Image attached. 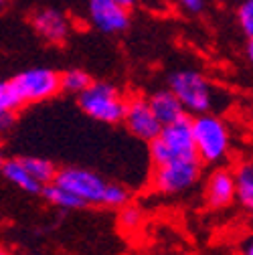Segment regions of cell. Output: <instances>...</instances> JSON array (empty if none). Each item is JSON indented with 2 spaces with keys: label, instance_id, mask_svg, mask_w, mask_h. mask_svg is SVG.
I'll list each match as a JSON object with an SVG mask.
<instances>
[{
  "label": "cell",
  "instance_id": "cell-1",
  "mask_svg": "<svg viewBox=\"0 0 253 255\" xmlns=\"http://www.w3.org/2000/svg\"><path fill=\"white\" fill-rule=\"evenodd\" d=\"M53 182L81 199L85 207H124L126 203H130V190L126 186L118 182H108L98 172L81 166H67L57 170Z\"/></svg>",
  "mask_w": 253,
  "mask_h": 255
},
{
  "label": "cell",
  "instance_id": "cell-2",
  "mask_svg": "<svg viewBox=\"0 0 253 255\" xmlns=\"http://www.w3.org/2000/svg\"><path fill=\"white\" fill-rule=\"evenodd\" d=\"M191 130L201 164L215 166L229 158L233 138H231V128L223 118H219L213 112L199 114L191 120Z\"/></svg>",
  "mask_w": 253,
  "mask_h": 255
},
{
  "label": "cell",
  "instance_id": "cell-3",
  "mask_svg": "<svg viewBox=\"0 0 253 255\" xmlns=\"http://www.w3.org/2000/svg\"><path fill=\"white\" fill-rule=\"evenodd\" d=\"M148 144L154 166L170 160H180V158H199L195 150L191 118L188 116H182L180 120L162 126Z\"/></svg>",
  "mask_w": 253,
  "mask_h": 255
},
{
  "label": "cell",
  "instance_id": "cell-4",
  "mask_svg": "<svg viewBox=\"0 0 253 255\" xmlns=\"http://www.w3.org/2000/svg\"><path fill=\"white\" fill-rule=\"evenodd\" d=\"M170 91L178 98L184 112L191 116L207 114L215 108L217 93L213 83L197 69H180L170 75Z\"/></svg>",
  "mask_w": 253,
  "mask_h": 255
},
{
  "label": "cell",
  "instance_id": "cell-5",
  "mask_svg": "<svg viewBox=\"0 0 253 255\" xmlns=\"http://www.w3.org/2000/svg\"><path fill=\"white\" fill-rule=\"evenodd\" d=\"M79 95V108L96 122L102 124H118L122 122L126 100L122 91L112 83H89Z\"/></svg>",
  "mask_w": 253,
  "mask_h": 255
},
{
  "label": "cell",
  "instance_id": "cell-6",
  "mask_svg": "<svg viewBox=\"0 0 253 255\" xmlns=\"http://www.w3.org/2000/svg\"><path fill=\"white\" fill-rule=\"evenodd\" d=\"M201 170L203 164L199 158H180V160L156 164L152 174L154 190L164 197H178L199 182Z\"/></svg>",
  "mask_w": 253,
  "mask_h": 255
},
{
  "label": "cell",
  "instance_id": "cell-7",
  "mask_svg": "<svg viewBox=\"0 0 253 255\" xmlns=\"http://www.w3.org/2000/svg\"><path fill=\"white\" fill-rule=\"evenodd\" d=\"M14 93L18 95L20 104H39L47 102L61 91L59 73L49 67H33L18 73L10 79Z\"/></svg>",
  "mask_w": 253,
  "mask_h": 255
},
{
  "label": "cell",
  "instance_id": "cell-8",
  "mask_svg": "<svg viewBox=\"0 0 253 255\" xmlns=\"http://www.w3.org/2000/svg\"><path fill=\"white\" fill-rule=\"evenodd\" d=\"M122 122L128 128V132L134 134L136 138L150 142L158 130H160V122L156 120V116L150 110L148 100L144 98H132V100H126V108H124V116Z\"/></svg>",
  "mask_w": 253,
  "mask_h": 255
},
{
  "label": "cell",
  "instance_id": "cell-9",
  "mask_svg": "<svg viewBox=\"0 0 253 255\" xmlns=\"http://www.w3.org/2000/svg\"><path fill=\"white\" fill-rule=\"evenodd\" d=\"M87 16H89L93 26L98 30H102V33H108V35L124 33L130 24L128 8L114 2V0H89Z\"/></svg>",
  "mask_w": 253,
  "mask_h": 255
},
{
  "label": "cell",
  "instance_id": "cell-10",
  "mask_svg": "<svg viewBox=\"0 0 253 255\" xmlns=\"http://www.w3.org/2000/svg\"><path fill=\"white\" fill-rule=\"evenodd\" d=\"M33 26L47 43L61 45L65 43L71 33V20L65 12L57 8H43L33 16Z\"/></svg>",
  "mask_w": 253,
  "mask_h": 255
},
{
  "label": "cell",
  "instance_id": "cell-11",
  "mask_svg": "<svg viewBox=\"0 0 253 255\" xmlns=\"http://www.w3.org/2000/svg\"><path fill=\"white\" fill-rule=\"evenodd\" d=\"M205 201L211 209H225L235 201L233 170L217 168L211 172L205 186Z\"/></svg>",
  "mask_w": 253,
  "mask_h": 255
},
{
  "label": "cell",
  "instance_id": "cell-12",
  "mask_svg": "<svg viewBox=\"0 0 253 255\" xmlns=\"http://www.w3.org/2000/svg\"><path fill=\"white\" fill-rule=\"evenodd\" d=\"M148 104H150V110L156 116V120L160 122V126H166V124L176 122L182 116H186L182 104L178 102V98L170 89H160V91L152 93L148 98Z\"/></svg>",
  "mask_w": 253,
  "mask_h": 255
},
{
  "label": "cell",
  "instance_id": "cell-13",
  "mask_svg": "<svg viewBox=\"0 0 253 255\" xmlns=\"http://www.w3.org/2000/svg\"><path fill=\"white\" fill-rule=\"evenodd\" d=\"M0 174H2L10 184H14L16 188H20L22 193H26V195H39L41 190H43V186L33 176H30V172L22 166V162L18 160V158L4 160Z\"/></svg>",
  "mask_w": 253,
  "mask_h": 255
},
{
  "label": "cell",
  "instance_id": "cell-14",
  "mask_svg": "<svg viewBox=\"0 0 253 255\" xmlns=\"http://www.w3.org/2000/svg\"><path fill=\"white\" fill-rule=\"evenodd\" d=\"M233 182H235V201L247 211L253 209V166L251 162H241L233 170Z\"/></svg>",
  "mask_w": 253,
  "mask_h": 255
},
{
  "label": "cell",
  "instance_id": "cell-15",
  "mask_svg": "<svg viewBox=\"0 0 253 255\" xmlns=\"http://www.w3.org/2000/svg\"><path fill=\"white\" fill-rule=\"evenodd\" d=\"M41 193L45 195V199L51 205H55V207H59L63 211H77V209H83L85 207L81 199H77L73 193H69L67 188H63V186H59L55 182L45 184Z\"/></svg>",
  "mask_w": 253,
  "mask_h": 255
},
{
  "label": "cell",
  "instance_id": "cell-16",
  "mask_svg": "<svg viewBox=\"0 0 253 255\" xmlns=\"http://www.w3.org/2000/svg\"><path fill=\"white\" fill-rule=\"evenodd\" d=\"M18 160L22 162V166L30 172V176H33L41 186L53 182L57 168H55V164L51 160L41 158V156H22V158H18Z\"/></svg>",
  "mask_w": 253,
  "mask_h": 255
},
{
  "label": "cell",
  "instance_id": "cell-17",
  "mask_svg": "<svg viewBox=\"0 0 253 255\" xmlns=\"http://www.w3.org/2000/svg\"><path fill=\"white\" fill-rule=\"evenodd\" d=\"M59 81H61V89L77 95L91 83V77L83 69H67L65 73H59Z\"/></svg>",
  "mask_w": 253,
  "mask_h": 255
},
{
  "label": "cell",
  "instance_id": "cell-18",
  "mask_svg": "<svg viewBox=\"0 0 253 255\" xmlns=\"http://www.w3.org/2000/svg\"><path fill=\"white\" fill-rule=\"evenodd\" d=\"M20 106L22 104L14 93L10 81H0V114H16Z\"/></svg>",
  "mask_w": 253,
  "mask_h": 255
},
{
  "label": "cell",
  "instance_id": "cell-19",
  "mask_svg": "<svg viewBox=\"0 0 253 255\" xmlns=\"http://www.w3.org/2000/svg\"><path fill=\"white\" fill-rule=\"evenodd\" d=\"M142 223H144V215H142V211H140L138 207L128 205V203L122 207L120 225H122L124 231H136V229H140Z\"/></svg>",
  "mask_w": 253,
  "mask_h": 255
},
{
  "label": "cell",
  "instance_id": "cell-20",
  "mask_svg": "<svg viewBox=\"0 0 253 255\" xmlns=\"http://www.w3.org/2000/svg\"><path fill=\"white\" fill-rule=\"evenodd\" d=\"M237 22H239V28L243 30V35L247 37V41H251L253 37V2L251 0H241V4L237 8Z\"/></svg>",
  "mask_w": 253,
  "mask_h": 255
},
{
  "label": "cell",
  "instance_id": "cell-21",
  "mask_svg": "<svg viewBox=\"0 0 253 255\" xmlns=\"http://www.w3.org/2000/svg\"><path fill=\"white\" fill-rule=\"evenodd\" d=\"M174 2L188 14H201L207 8V0H174Z\"/></svg>",
  "mask_w": 253,
  "mask_h": 255
},
{
  "label": "cell",
  "instance_id": "cell-22",
  "mask_svg": "<svg viewBox=\"0 0 253 255\" xmlns=\"http://www.w3.org/2000/svg\"><path fill=\"white\" fill-rule=\"evenodd\" d=\"M16 122V114H0V136H4L12 130Z\"/></svg>",
  "mask_w": 253,
  "mask_h": 255
},
{
  "label": "cell",
  "instance_id": "cell-23",
  "mask_svg": "<svg viewBox=\"0 0 253 255\" xmlns=\"http://www.w3.org/2000/svg\"><path fill=\"white\" fill-rule=\"evenodd\" d=\"M239 253H241V255H253V241H251V237H247V239L241 243Z\"/></svg>",
  "mask_w": 253,
  "mask_h": 255
},
{
  "label": "cell",
  "instance_id": "cell-24",
  "mask_svg": "<svg viewBox=\"0 0 253 255\" xmlns=\"http://www.w3.org/2000/svg\"><path fill=\"white\" fill-rule=\"evenodd\" d=\"M114 2H118V4H122V6H126V8H130V6H134L138 0H114Z\"/></svg>",
  "mask_w": 253,
  "mask_h": 255
},
{
  "label": "cell",
  "instance_id": "cell-25",
  "mask_svg": "<svg viewBox=\"0 0 253 255\" xmlns=\"http://www.w3.org/2000/svg\"><path fill=\"white\" fill-rule=\"evenodd\" d=\"M245 51H247V59L251 61V59H253V43H251V41H247V47H245Z\"/></svg>",
  "mask_w": 253,
  "mask_h": 255
},
{
  "label": "cell",
  "instance_id": "cell-26",
  "mask_svg": "<svg viewBox=\"0 0 253 255\" xmlns=\"http://www.w3.org/2000/svg\"><path fill=\"white\" fill-rule=\"evenodd\" d=\"M0 255H12V251H8L6 247H0Z\"/></svg>",
  "mask_w": 253,
  "mask_h": 255
},
{
  "label": "cell",
  "instance_id": "cell-27",
  "mask_svg": "<svg viewBox=\"0 0 253 255\" xmlns=\"http://www.w3.org/2000/svg\"><path fill=\"white\" fill-rule=\"evenodd\" d=\"M2 164H4V158H2V152H0V170H2Z\"/></svg>",
  "mask_w": 253,
  "mask_h": 255
},
{
  "label": "cell",
  "instance_id": "cell-28",
  "mask_svg": "<svg viewBox=\"0 0 253 255\" xmlns=\"http://www.w3.org/2000/svg\"><path fill=\"white\" fill-rule=\"evenodd\" d=\"M6 4V0H0V6H4Z\"/></svg>",
  "mask_w": 253,
  "mask_h": 255
}]
</instances>
